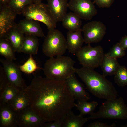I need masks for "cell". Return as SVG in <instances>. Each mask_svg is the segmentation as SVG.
Returning <instances> with one entry per match:
<instances>
[{
	"mask_svg": "<svg viewBox=\"0 0 127 127\" xmlns=\"http://www.w3.org/2000/svg\"><path fill=\"white\" fill-rule=\"evenodd\" d=\"M24 91L31 107L46 122L65 116L75 106L66 80L36 76Z\"/></svg>",
	"mask_w": 127,
	"mask_h": 127,
	"instance_id": "cell-1",
	"label": "cell"
},
{
	"mask_svg": "<svg viewBox=\"0 0 127 127\" xmlns=\"http://www.w3.org/2000/svg\"><path fill=\"white\" fill-rule=\"evenodd\" d=\"M75 71L95 96L106 100L117 97V91L112 83L94 69L82 67L75 68Z\"/></svg>",
	"mask_w": 127,
	"mask_h": 127,
	"instance_id": "cell-2",
	"label": "cell"
},
{
	"mask_svg": "<svg viewBox=\"0 0 127 127\" xmlns=\"http://www.w3.org/2000/svg\"><path fill=\"white\" fill-rule=\"evenodd\" d=\"M75 62L70 57L60 56L50 58L43 68L45 77L52 79L66 80L75 73Z\"/></svg>",
	"mask_w": 127,
	"mask_h": 127,
	"instance_id": "cell-3",
	"label": "cell"
},
{
	"mask_svg": "<svg viewBox=\"0 0 127 127\" xmlns=\"http://www.w3.org/2000/svg\"><path fill=\"white\" fill-rule=\"evenodd\" d=\"M88 118L89 120L100 118L126 119L127 107L121 97L106 100L97 112H94Z\"/></svg>",
	"mask_w": 127,
	"mask_h": 127,
	"instance_id": "cell-4",
	"label": "cell"
},
{
	"mask_svg": "<svg viewBox=\"0 0 127 127\" xmlns=\"http://www.w3.org/2000/svg\"><path fill=\"white\" fill-rule=\"evenodd\" d=\"M67 50L66 39L59 30H49L42 46L44 54L49 58L63 55Z\"/></svg>",
	"mask_w": 127,
	"mask_h": 127,
	"instance_id": "cell-5",
	"label": "cell"
},
{
	"mask_svg": "<svg viewBox=\"0 0 127 127\" xmlns=\"http://www.w3.org/2000/svg\"><path fill=\"white\" fill-rule=\"evenodd\" d=\"M22 14L25 18L43 23L49 30L56 27L57 22L47 5L41 2L31 4L24 9Z\"/></svg>",
	"mask_w": 127,
	"mask_h": 127,
	"instance_id": "cell-6",
	"label": "cell"
},
{
	"mask_svg": "<svg viewBox=\"0 0 127 127\" xmlns=\"http://www.w3.org/2000/svg\"><path fill=\"white\" fill-rule=\"evenodd\" d=\"M82 67L94 69L100 66L105 54L102 47L90 44L82 47L75 54Z\"/></svg>",
	"mask_w": 127,
	"mask_h": 127,
	"instance_id": "cell-7",
	"label": "cell"
},
{
	"mask_svg": "<svg viewBox=\"0 0 127 127\" xmlns=\"http://www.w3.org/2000/svg\"><path fill=\"white\" fill-rule=\"evenodd\" d=\"M105 24L100 21H92L86 24L82 29L84 42L88 44L101 41L106 32Z\"/></svg>",
	"mask_w": 127,
	"mask_h": 127,
	"instance_id": "cell-8",
	"label": "cell"
},
{
	"mask_svg": "<svg viewBox=\"0 0 127 127\" xmlns=\"http://www.w3.org/2000/svg\"><path fill=\"white\" fill-rule=\"evenodd\" d=\"M0 61L9 82L19 90H24L27 86L22 78L19 66L13 60L0 59Z\"/></svg>",
	"mask_w": 127,
	"mask_h": 127,
	"instance_id": "cell-9",
	"label": "cell"
},
{
	"mask_svg": "<svg viewBox=\"0 0 127 127\" xmlns=\"http://www.w3.org/2000/svg\"><path fill=\"white\" fill-rule=\"evenodd\" d=\"M68 8L81 19L85 20H91L97 13L90 0H70Z\"/></svg>",
	"mask_w": 127,
	"mask_h": 127,
	"instance_id": "cell-10",
	"label": "cell"
},
{
	"mask_svg": "<svg viewBox=\"0 0 127 127\" xmlns=\"http://www.w3.org/2000/svg\"><path fill=\"white\" fill-rule=\"evenodd\" d=\"M17 124L20 127H43L45 121L29 105L17 113Z\"/></svg>",
	"mask_w": 127,
	"mask_h": 127,
	"instance_id": "cell-11",
	"label": "cell"
},
{
	"mask_svg": "<svg viewBox=\"0 0 127 127\" xmlns=\"http://www.w3.org/2000/svg\"><path fill=\"white\" fill-rule=\"evenodd\" d=\"M0 7V38H5L8 31L17 25L15 20L17 14L7 4Z\"/></svg>",
	"mask_w": 127,
	"mask_h": 127,
	"instance_id": "cell-12",
	"label": "cell"
},
{
	"mask_svg": "<svg viewBox=\"0 0 127 127\" xmlns=\"http://www.w3.org/2000/svg\"><path fill=\"white\" fill-rule=\"evenodd\" d=\"M66 81L71 93L75 99L88 101L90 99L89 94L85 91L83 85L77 79L75 74Z\"/></svg>",
	"mask_w": 127,
	"mask_h": 127,
	"instance_id": "cell-13",
	"label": "cell"
},
{
	"mask_svg": "<svg viewBox=\"0 0 127 127\" xmlns=\"http://www.w3.org/2000/svg\"><path fill=\"white\" fill-rule=\"evenodd\" d=\"M17 27L24 35L41 37H45L39 22L35 20L25 18L19 22Z\"/></svg>",
	"mask_w": 127,
	"mask_h": 127,
	"instance_id": "cell-14",
	"label": "cell"
},
{
	"mask_svg": "<svg viewBox=\"0 0 127 127\" xmlns=\"http://www.w3.org/2000/svg\"><path fill=\"white\" fill-rule=\"evenodd\" d=\"M47 0V4L56 22L61 21L67 13L68 0Z\"/></svg>",
	"mask_w": 127,
	"mask_h": 127,
	"instance_id": "cell-15",
	"label": "cell"
},
{
	"mask_svg": "<svg viewBox=\"0 0 127 127\" xmlns=\"http://www.w3.org/2000/svg\"><path fill=\"white\" fill-rule=\"evenodd\" d=\"M0 126L15 127L18 126L17 113L8 105L0 106Z\"/></svg>",
	"mask_w": 127,
	"mask_h": 127,
	"instance_id": "cell-16",
	"label": "cell"
},
{
	"mask_svg": "<svg viewBox=\"0 0 127 127\" xmlns=\"http://www.w3.org/2000/svg\"><path fill=\"white\" fill-rule=\"evenodd\" d=\"M81 28L75 31L68 32L66 39L67 50L71 54H75L82 47L84 42Z\"/></svg>",
	"mask_w": 127,
	"mask_h": 127,
	"instance_id": "cell-17",
	"label": "cell"
},
{
	"mask_svg": "<svg viewBox=\"0 0 127 127\" xmlns=\"http://www.w3.org/2000/svg\"><path fill=\"white\" fill-rule=\"evenodd\" d=\"M24 35L19 30L17 24L8 31L5 38L8 40L15 52L20 53Z\"/></svg>",
	"mask_w": 127,
	"mask_h": 127,
	"instance_id": "cell-18",
	"label": "cell"
},
{
	"mask_svg": "<svg viewBox=\"0 0 127 127\" xmlns=\"http://www.w3.org/2000/svg\"><path fill=\"white\" fill-rule=\"evenodd\" d=\"M120 65L117 59L110 58L105 54L100 66L105 77L114 75Z\"/></svg>",
	"mask_w": 127,
	"mask_h": 127,
	"instance_id": "cell-19",
	"label": "cell"
},
{
	"mask_svg": "<svg viewBox=\"0 0 127 127\" xmlns=\"http://www.w3.org/2000/svg\"><path fill=\"white\" fill-rule=\"evenodd\" d=\"M21 49V52L29 55H36L38 52L39 40L37 37L29 35H25Z\"/></svg>",
	"mask_w": 127,
	"mask_h": 127,
	"instance_id": "cell-20",
	"label": "cell"
},
{
	"mask_svg": "<svg viewBox=\"0 0 127 127\" xmlns=\"http://www.w3.org/2000/svg\"><path fill=\"white\" fill-rule=\"evenodd\" d=\"M61 22L63 26L69 31L74 32L81 29V19L73 12L67 13Z\"/></svg>",
	"mask_w": 127,
	"mask_h": 127,
	"instance_id": "cell-21",
	"label": "cell"
},
{
	"mask_svg": "<svg viewBox=\"0 0 127 127\" xmlns=\"http://www.w3.org/2000/svg\"><path fill=\"white\" fill-rule=\"evenodd\" d=\"M17 113L29 105L28 98L24 90L20 91L16 96L7 104Z\"/></svg>",
	"mask_w": 127,
	"mask_h": 127,
	"instance_id": "cell-22",
	"label": "cell"
},
{
	"mask_svg": "<svg viewBox=\"0 0 127 127\" xmlns=\"http://www.w3.org/2000/svg\"><path fill=\"white\" fill-rule=\"evenodd\" d=\"M89 120L88 117L76 115L71 110L66 115L63 127H82Z\"/></svg>",
	"mask_w": 127,
	"mask_h": 127,
	"instance_id": "cell-23",
	"label": "cell"
},
{
	"mask_svg": "<svg viewBox=\"0 0 127 127\" xmlns=\"http://www.w3.org/2000/svg\"><path fill=\"white\" fill-rule=\"evenodd\" d=\"M20 91L8 82L0 91V106L8 103L16 96Z\"/></svg>",
	"mask_w": 127,
	"mask_h": 127,
	"instance_id": "cell-24",
	"label": "cell"
},
{
	"mask_svg": "<svg viewBox=\"0 0 127 127\" xmlns=\"http://www.w3.org/2000/svg\"><path fill=\"white\" fill-rule=\"evenodd\" d=\"M14 52L8 40L6 38H0V55L5 59L13 60L16 59Z\"/></svg>",
	"mask_w": 127,
	"mask_h": 127,
	"instance_id": "cell-25",
	"label": "cell"
},
{
	"mask_svg": "<svg viewBox=\"0 0 127 127\" xmlns=\"http://www.w3.org/2000/svg\"><path fill=\"white\" fill-rule=\"evenodd\" d=\"M98 105V103L95 101L88 102L87 101H78L75 106L80 112L79 115L82 116L90 115L94 112Z\"/></svg>",
	"mask_w": 127,
	"mask_h": 127,
	"instance_id": "cell-26",
	"label": "cell"
},
{
	"mask_svg": "<svg viewBox=\"0 0 127 127\" xmlns=\"http://www.w3.org/2000/svg\"><path fill=\"white\" fill-rule=\"evenodd\" d=\"M32 3L31 0H10L7 5L19 14H22L24 9Z\"/></svg>",
	"mask_w": 127,
	"mask_h": 127,
	"instance_id": "cell-27",
	"label": "cell"
},
{
	"mask_svg": "<svg viewBox=\"0 0 127 127\" xmlns=\"http://www.w3.org/2000/svg\"><path fill=\"white\" fill-rule=\"evenodd\" d=\"M32 55H30L26 61L23 64L19 66L21 71L25 73L30 74L36 70L42 69L38 66Z\"/></svg>",
	"mask_w": 127,
	"mask_h": 127,
	"instance_id": "cell-28",
	"label": "cell"
},
{
	"mask_svg": "<svg viewBox=\"0 0 127 127\" xmlns=\"http://www.w3.org/2000/svg\"><path fill=\"white\" fill-rule=\"evenodd\" d=\"M114 75V81L118 86H127V68L125 67L120 65Z\"/></svg>",
	"mask_w": 127,
	"mask_h": 127,
	"instance_id": "cell-29",
	"label": "cell"
},
{
	"mask_svg": "<svg viewBox=\"0 0 127 127\" xmlns=\"http://www.w3.org/2000/svg\"><path fill=\"white\" fill-rule=\"evenodd\" d=\"M125 50L121 46L119 42L114 45L105 55L111 58L117 59L121 58L125 54Z\"/></svg>",
	"mask_w": 127,
	"mask_h": 127,
	"instance_id": "cell-30",
	"label": "cell"
},
{
	"mask_svg": "<svg viewBox=\"0 0 127 127\" xmlns=\"http://www.w3.org/2000/svg\"><path fill=\"white\" fill-rule=\"evenodd\" d=\"M65 116L57 120L47 123H45L43 127H63Z\"/></svg>",
	"mask_w": 127,
	"mask_h": 127,
	"instance_id": "cell-31",
	"label": "cell"
},
{
	"mask_svg": "<svg viewBox=\"0 0 127 127\" xmlns=\"http://www.w3.org/2000/svg\"><path fill=\"white\" fill-rule=\"evenodd\" d=\"M0 91L9 82L7 78L3 67L0 66Z\"/></svg>",
	"mask_w": 127,
	"mask_h": 127,
	"instance_id": "cell-32",
	"label": "cell"
},
{
	"mask_svg": "<svg viewBox=\"0 0 127 127\" xmlns=\"http://www.w3.org/2000/svg\"><path fill=\"white\" fill-rule=\"evenodd\" d=\"M115 0H94L93 3L100 8H108L112 4Z\"/></svg>",
	"mask_w": 127,
	"mask_h": 127,
	"instance_id": "cell-33",
	"label": "cell"
},
{
	"mask_svg": "<svg viewBox=\"0 0 127 127\" xmlns=\"http://www.w3.org/2000/svg\"><path fill=\"white\" fill-rule=\"evenodd\" d=\"M116 126L115 123L111 125H107L106 123L97 121L90 123L88 126V127H114Z\"/></svg>",
	"mask_w": 127,
	"mask_h": 127,
	"instance_id": "cell-34",
	"label": "cell"
},
{
	"mask_svg": "<svg viewBox=\"0 0 127 127\" xmlns=\"http://www.w3.org/2000/svg\"><path fill=\"white\" fill-rule=\"evenodd\" d=\"M119 43L121 46L125 50L127 49V36L123 37Z\"/></svg>",
	"mask_w": 127,
	"mask_h": 127,
	"instance_id": "cell-35",
	"label": "cell"
},
{
	"mask_svg": "<svg viewBox=\"0 0 127 127\" xmlns=\"http://www.w3.org/2000/svg\"><path fill=\"white\" fill-rule=\"evenodd\" d=\"M10 0H0V4L1 6L7 4Z\"/></svg>",
	"mask_w": 127,
	"mask_h": 127,
	"instance_id": "cell-36",
	"label": "cell"
},
{
	"mask_svg": "<svg viewBox=\"0 0 127 127\" xmlns=\"http://www.w3.org/2000/svg\"><path fill=\"white\" fill-rule=\"evenodd\" d=\"M33 3H37L41 2L43 0H31Z\"/></svg>",
	"mask_w": 127,
	"mask_h": 127,
	"instance_id": "cell-37",
	"label": "cell"
},
{
	"mask_svg": "<svg viewBox=\"0 0 127 127\" xmlns=\"http://www.w3.org/2000/svg\"><path fill=\"white\" fill-rule=\"evenodd\" d=\"M121 127H127V123L124 125H123L121 126Z\"/></svg>",
	"mask_w": 127,
	"mask_h": 127,
	"instance_id": "cell-38",
	"label": "cell"
},
{
	"mask_svg": "<svg viewBox=\"0 0 127 127\" xmlns=\"http://www.w3.org/2000/svg\"></svg>",
	"mask_w": 127,
	"mask_h": 127,
	"instance_id": "cell-39",
	"label": "cell"
}]
</instances>
